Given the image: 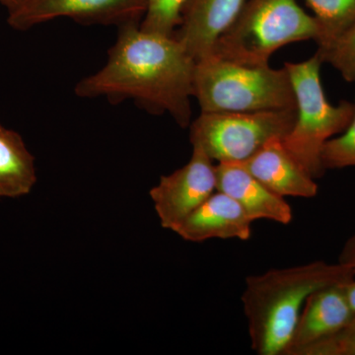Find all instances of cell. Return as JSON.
<instances>
[{
  "mask_svg": "<svg viewBox=\"0 0 355 355\" xmlns=\"http://www.w3.org/2000/svg\"><path fill=\"white\" fill-rule=\"evenodd\" d=\"M299 355H355V316L342 331L313 343Z\"/></svg>",
  "mask_w": 355,
  "mask_h": 355,
  "instance_id": "cell-19",
  "label": "cell"
},
{
  "mask_svg": "<svg viewBox=\"0 0 355 355\" xmlns=\"http://www.w3.org/2000/svg\"><path fill=\"white\" fill-rule=\"evenodd\" d=\"M354 316L343 284L313 292L306 300L286 355H299L313 343L336 335Z\"/></svg>",
  "mask_w": 355,
  "mask_h": 355,
  "instance_id": "cell-10",
  "label": "cell"
},
{
  "mask_svg": "<svg viewBox=\"0 0 355 355\" xmlns=\"http://www.w3.org/2000/svg\"><path fill=\"white\" fill-rule=\"evenodd\" d=\"M321 160L324 171L355 167V114L345 130L326 142Z\"/></svg>",
  "mask_w": 355,
  "mask_h": 355,
  "instance_id": "cell-17",
  "label": "cell"
},
{
  "mask_svg": "<svg viewBox=\"0 0 355 355\" xmlns=\"http://www.w3.org/2000/svg\"><path fill=\"white\" fill-rule=\"evenodd\" d=\"M319 23L297 0H247L232 25L217 40L211 55L250 67L268 65L282 46L314 40Z\"/></svg>",
  "mask_w": 355,
  "mask_h": 355,
  "instance_id": "cell-3",
  "label": "cell"
},
{
  "mask_svg": "<svg viewBox=\"0 0 355 355\" xmlns=\"http://www.w3.org/2000/svg\"><path fill=\"white\" fill-rule=\"evenodd\" d=\"M239 164L280 197L311 198L319 191L316 180L288 153L282 139L270 140Z\"/></svg>",
  "mask_w": 355,
  "mask_h": 355,
  "instance_id": "cell-12",
  "label": "cell"
},
{
  "mask_svg": "<svg viewBox=\"0 0 355 355\" xmlns=\"http://www.w3.org/2000/svg\"><path fill=\"white\" fill-rule=\"evenodd\" d=\"M338 263L355 270V233L350 236L343 245L340 256H338Z\"/></svg>",
  "mask_w": 355,
  "mask_h": 355,
  "instance_id": "cell-20",
  "label": "cell"
},
{
  "mask_svg": "<svg viewBox=\"0 0 355 355\" xmlns=\"http://www.w3.org/2000/svg\"><path fill=\"white\" fill-rule=\"evenodd\" d=\"M195 58L174 37L142 31L139 23L121 26L101 70L83 78L80 98L104 97L116 104L135 100L150 113H168L180 127H190Z\"/></svg>",
  "mask_w": 355,
  "mask_h": 355,
  "instance_id": "cell-1",
  "label": "cell"
},
{
  "mask_svg": "<svg viewBox=\"0 0 355 355\" xmlns=\"http://www.w3.org/2000/svg\"><path fill=\"white\" fill-rule=\"evenodd\" d=\"M354 273L340 263L315 261L249 275L241 302L252 349L259 355H286L311 294L347 284Z\"/></svg>",
  "mask_w": 355,
  "mask_h": 355,
  "instance_id": "cell-2",
  "label": "cell"
},
{
  "mask_svg": "<svg viewBox=\"0 0 355 355\" xmlns=\"http://www.w3.org/2000/svg\"><path fill=\"white\" fill-rule=\"evenodd\" d=\"M322 64L315 53L304 62L284 64L295 96L296 118L282 142L315 180L326 173L321 160L324 144L345 130L355 114V103L333 105L328 101L320 74Z\"/></svg>",
  "mask_w": 355,
  "mask_h": 355,
  "instance_id": "cell-5",
  "label": "cell"
},
{
  "mask_svg": "<svg viewBox=\"0 0 355 355\" xmlns=\"http://www.w3.org/2000/svg\"><path fill=\"white\" fill-rule=\"evenodd\" d=\"M19 1H21V0H0V3L3 4L4 6L7 7V9H9L16 6Z\"/></svg>",
  "mask_w": 355,
  "mask_h": 355,
  "instance_id": "cell-22",
  "label": "cell"
},
{
  "mask_svg": "<svg viewBox=\"0 0 355 355\" xmlns=\"http://www.w3.org/2000/svg\"><path fill=\"white\" fill-rule=\"evenodd\" d=\"M247 0H188L174 38L196 62L211 55Z\"/></svg>",
  "mask_w": 355,
  "mask_h": 355,
  "instance_id": "cell-9",
  "label": "cell"
},
{
  "mask_svg": "<svg viewBox=\"0 0 355 355\" xmlns=\"http://www.w3.org/2000/svg\"><path fill=\"white\" fill-rule=\"evenodd\" d=\"M188 0H146V11L140 22L142 31L174 37L181 25Z\"/></svg>",
  "mask_w": 355,
  "mask_h": 355,
  "instance_id": "cell-16",
  "label": "cell"
},
{
  "mask_svg": "<svg viewBox=\"0 0 355 355\" xmlns=\"http://www.w3.org/2000/svg\"><path fill=\"white\" fill-rule=\"evenodd\" d=\"M193 97L209 113L296 109L286 67H250L211 55L196 64Z\"/></svg>",
  "mask_w": 355,
  "mask_h": 355,
  "instance_id": "cell-4",
  "label": "cell"
},
{
  "mask_svg": "<svg viewBox=\"0 0 355 355\" xmlns=\"http://www.w3.org/2000/svg\"><path fill=\"white\" fill-rule=\"evenodd\" d=\"M296 109L242 113L202 112L190 125L191 146L217 163H242L268 142L291 132Z\"/></svg>",
  "mask_w": 355,
  "mask_h": 355,
  "instance_id": "cell-6",
  "label": "cell"
},
{
  "mask_svg": "<svg viewBox=\"0 0 355 355\" xmlns=\"http://www.w3.org/2000/svg\"><path fill=\"white\" fill-rule=\"evenodd\" d=\"M343 291L347 296V302L352 308V312L355 315V273L354 277L343 284Z\"/></svg>",
  "mask_w": 355,
  "mask_h": 355,
  "instance_id": "cell-21",
  "label": "cell"
},
{
  "mask_svg": "<svg viewBox=\"0 0 355 355\" xmlns=\"http://www.w3.org/2000/svg\"><path fill=\"white\" fill-rule=\"evenodd\" d=\"M253 222L239 203L216 191L180 224L175 233L193 243L211 239L247 241L252 236Z\"/></svg>",
  "mask_w": 355,
  "mask_h": 355,
  "instance_id": "cell-11",
  "label": "cell"
},
{
  "mask_svg": "<svg viewBox=\"0 0 355 355\" xmlns=\"http://www.w3.org/2000/svg\"><path fill=\"white\" fill-rule=\"evenodd\" d=\"M340 72L347 83H355V20L324 53H316Z\"/></svg>",
  "mask_w": 355,
  "mask_h": 355,
  "instance_id": "cell-18",
  "label": "cell"
},
{
  "mask_svg": "<svg viewBox=\"0 0 355 355\" xmlns=\"http://www.w3.org/2000/svg\"><path fill=\"white\" fill-rule=\"evenodd\" d=\"M321 29L317 53H324L355 20V0H305Z\"/></svg>",
  "mask_w": 355,
  "mask_h": 355,
  "instance_id": "cell-15",
  "label": "cell"
},
{
  "mask_svg": "<svg viewBox=\"0 0 355 355\" xmlns=\"http://www.w3.org/2000/svg\"><path fill=\"white\" fill-rule=\"evenodd\" d=\"M216 191L236 200L252 220H270L288 225L293 212L286 198L261 183L239 163H217Z\"/></svg>",
  "mask_w": 355,
  "mask_h": 355,
  "instance_id": "cell-13",
  "label": "cell"
},
{
  "mask_svg": "<svg viewBox=\"0 0 355 355\" xmlns=\"http://www.w3.org/2000/svg\"><path fill=\"white\" fill-rule=\"evenodd\" d=\"M36 182L35 158L22 137L0 125V197L28 195Z\"/></svg>",
  "mask_w": 355,
  "mask_h": 355,
  "instance_id": "cell-14",
  "label": "cell"
},
{
  "mask_svg": "<svg viewBox=\"0 0 355 355\" xmlns=\"http://www.w3.org/2000/svg\"><path fill=\"white\" fill-rule=\"evenodd\" d=\"M216 167L205 151L193 146L186 165L160 178L149 196L163 228L175 232L193 210L216 191Z\"/></svg>",
  "mask_w": 355,
  "mask_h": 355,
  "instance_id": "cell-8",
  "label": "cell"
},
{
  "mask_svg": "<svg viewBox=\"0 0 355 355\" xmlns=\"http://www.w3.org/2000/svg\"><path fill=\"white\" fill-rule=\"evenodd\" d=\"M7 22L13 29L69 17L83 24L118 25L139 23L146 11V0H21L7 9Z\"/></svg>",
  "mask_w": 355,
  "mask_h": 355,
  "instance_id": "cell-7",
  "label": "cell"
}]
</instances>
